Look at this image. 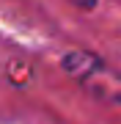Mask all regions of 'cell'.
Segmentation results:
<instances>
[{
    "label": "cell",
    "mask_w": 121,
    "mask_h": 124,
    "mask_svg": "<svg viewBox=\"0 0 121 124\" xmlns=\"http://www.w3.org/2000/svg\"><path fill=\"white\" fill-rule=\"evenodd\" d=\"M72 3H74V6H80V8H94L99 0H72Z\"/></svg>",
    "instance_id": "obj_2"
},
{
    "label": "cell",
    "mask_w": 121,
    "mask_h": 124,
    "mask_svg": "<svg viewBox=\"0 0 121 124\" xmlns=\"http://www.w3.org/2000/svg\"><path fill=\"white\" fill-rule=\"evenodd\" d=\"M63 69H66L69 75H74L77 80H88L99 69V58L88 55V53H69L63 58Z\"/></svg>",
    "instance_id": "obj_1"
}]
</instances>
